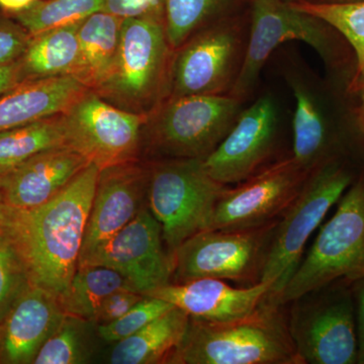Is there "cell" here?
<instances>
[{
  "instance_id": "obj_1",
  "label": "cell",
  "mask_w": 364,
  "mask_h": 364,
  "mask_svg": "<svg viewBox=\"0 0 364 364\" xmlns=\"http://www.w3.org/2000/svg\"><path fill=\"white\" fill-rule=\"evenodd\" d=\"M100 171L90 163L39 207L1 205V234L20 255L31 284L59 299L77 270Z\"/></svg>"
},
{
  "instance_id": "obj_2",
  "label": "cell",
  "mask_w": 364,
  "mask_h": 364,
  "mask_svg": "<svg viewBox=\"0 0 364 364\" xmlns=\"http://www.w3.org/2000/svg\"><path fill=\"white\" fill-rule=\"evenodd\" d=\"M269 298L252 314L226 322L189 318L170 363L299 364L289 324Z\"/></svg>"
},
{
  "instance_id": "obj_3",
  "label": "cell",
  "mask_w": 364,
  "mask_h": 364,
  "mask_svg": "<svg viewBox=\"0 0 364 364\" xmlns=\"http://www.w3.org/2000/svg\"><path fill=\"white\" fill-rule=\"evenodd\" d=\"M173 53L163 18L123 20L116 58L93 91L114 107L150 116L166 100Z\"/></svg>"
},
{
  "instance_id": "obj_4",
  "label": "cell",
  "mask_w": 364,
  "mask_h": 364,
  "mask_svg": "<svg viewBox=\"0 0 364 364\" xmlns=\"http://www.w3.org/2000/svg\"><path fill=\"white\" fill-rule=\"evenodd\" d=\"M364 279V174L354 179L284 291L272 301L284 305L332 284Z\"/></svg>"
},
{
  "instance_id": "obj_5",
  "label": "cell",
  "mask_w": 364,
  "mask_h": 364,
  "mask_svg": "<svg viewBox=\"0 0 364 364\" xmlns=\"http://www.w3.org/2000/svg\"><path fill=\"white\" fill-rule=\"evenodd\" d=\"M287 41L313 48L333 69L350 62V46L331 25L284 0H250L245 57L229 95L245 102L257 85L260 72L272 52Z\"/></svg>"
},
{
  "instance_id": "obj_6",
  "label": "cell",
  "mask_w": 364,
  "mask_h": 364,
  "mask_svg": "<svg viewBox=\"0 0 364 364\" xmlns=\"http://www.w3.org/2000/svg\"><path fill=\"white\" fill-rule=\"evenodd\" d=\"M354 179L353 172L340 156L310 172L282 221L275 225L268 244L259 280L272 282L269 299L277 298L284 291L301 262L309 239Z\"/></svg>"
},
{
  "instance_id": "obj_7",
  "label": "cell",
  "mask_w": 364,
  "mask_h": 364,
  "mask_svg": "<svg viewBox=\"0 0 364 364\" xmlns=\"http://www.w3.org/2000/svg\"><path fill=\"white\" fill-rule=\"evenodd\" d=\"M225 188L208 176L203 159L161 158L148 163L147 207L161 226L172 258L183 242L210 229Z\"/></svg>"
},
{
  "instance_id": "obj_8",
  "label": "cell",
  "mask_w": 364,
  "mask_h": 364,
  "mask_svg": "<svg viewBox=\"0 0 364 364\" xmlns=\"http://www.w3.org/2000/svg\"><path fill=\"white\" fill-rule=\"evenodd\" d=\"M243 104V100L230 95L164 100L148 116L143 148L146 146L158 159L203 160L233 128Z\"/></svg>"
},
{
  "instance_id": "obj_9",
  "label": "cell",
  "mask_w": 364,
  "mask_h": 364,
  "mask_svg": "<svg viewBox=\"0 0 364 364\" xmlns=\"http://www.w3.org/2000/svg\"><path fill=\"white\" fill-rule=\"evenodd\" d=\"M248 35L249 18L239 13L189 38L173 53L166 100L229 95L243 64Z\"/></svg>"
},
{
  "instance_id": "obj_10",
  "label": "cell",
  "mask_w": 364,
  "mask_h": 364,
  "mask_svg": "<svg viewBox=\"0 0 364 364\" xmlns=\"http://www.w3.org/2000/svg\"><path fill=\"white\" fill-rule=\"evenodd\" d=\"M296 299L289 332L301 363H358L353 294L337 284Z\"/></svg>"
},
{
  "instance_id": "obj_11",
  "label": "cell",
  "mask_w": 364,
  "mask_h": 364,
  "mask_svg": "<svg viewBox=\"0 0 364 364\" xmlns=\"http://www.w3.org/2000/svg\"><path fill=\"white\" fill-rule=\"evenodd\" d=\"M147 119L88 90L63 112L65 144L100 169L136 161Z\"/></svg>"
},
{
  "instance_id": "obj_12",
  "label": "cell",
  "mask_w": 364,
  "mask_h": 364,
  "mask_svg": "<svg viewBox=\"0 0 364 364\" xmlns=\"http://www.w3.org/2000/svg\"><path fill=\"white\" fill-rule=\"evenodd\" d=\"M277 222L246 231L205 230L179 246L171 284L200 279L244 282L259 273Z\"/></svg>"
},
{
  "instance_id": "obj_13",
  "label": "cell",
  "mask_w": 364,
  "mask_h": 364,
  "mask_svg": "<svg viewBox=\"0 0 364 364\" xmlns=\"http://www.w3.org/2000/svg\"><path fill=\"white\" fill-rule=\"evenodd\" d=\"M309 174L293 156L262 167L236 188H225L208 230L246 231L275 223L299 195Z\"/></svg>"
},
{
  "instance_id": "obj_14",
  "label": "cell",
  "mask_w": 364,
  "mask_h": 364,
  "mask_svg": "<svg viewBox=\"0 0 364 364\" xmlns=\"http://www.w3.org/2000/svg\"><path fill=\"white\" fill-rule=\"evenodd\" d=\"M83 265L116 270L144 296L171 284L173 273V258L165 247L161 226L147 205L78 267Z\"/></svg>"
},
{
  "instance_id": "obj_15",
  "label": "cell",
  "mask_w": 364,
  "mask_h": 364,
  "mask_svg": "<svg viewBox=\"0 0 364 364\" xmlns=\"http://www.w3.org/2000/svg\"><path fill=\"white\" fill-rule=\"evenodd\" d=\"M279 129V111L270 95L242 109L226 138L207 158L203 166L215 181L240 183L262 168L272 154Z\"/></svg>"
},
{
  "instance_id": "obj_16",
  "label": "cell",
  "mask_w": 364,
  "mask_h": 364,
  "mask_svg": "<svg viewBox=\"0 0 364 364\" xmlns=\"http://www.w3.org/2000/svg\"><path fill=\"white\" fill-rule=\"evenodd\" d=\"M147 186L148 164L139 160L100 169L78 265L136 217Z\"/></svg>"
},
{
  "instance_id": "obj_17",
  "label": "cell",
  "mask_w": 364,
  "mask_h": 364,
  "mask_svg": "<svg viewBox=\"0 0 364 364\" xmlns=\"http://www.w3.org/2000/svg\"><path fill=\"white\" fill-rule=\"evenodd\" d=\"M272 282L233 287L223 279H200L169 284L147 296L165 299L196 320L226 322L246 317L272 296Z\"/></svg>"
},
{
  "instance_id": "obj_18",
  "label": "cell",
  "mask_w": 364,
  "mask_h": 364,
  "mask_svg": "<svg viewBox=\"0 0 364 364\" xmlns=\"http://www.w3.org/2000/svg\"><path fill=\"white\" fill-rule=\"evenodd\" d=\"M64 316L57 296L28 284L0 324V363H33Z\"/></svg>"
},
{
  "instance_id": "obj_19",
  "label": "cell",
  "mask_w": 364,
  "mask_h": 364,
  "mask_svg": "<svg viewBox=\"0 0 364 364\" xmlns=\"http://www.w3.org/2000/svg\"><path fill=\"white\" fill-rule=\"evenodd\" d=\"M90 164L67 146L43 151L0 179V203L14 210L44 205Z\"/></svg>"
},
{
  "instance_id": "obj_20",
  "label": "cell",
  "mask_w": 364,
  "mask_h": 364,
  "mask_svg": "<svg viewBox=\"0 0 364 364\" xmlns=\"http://www.w3.org/2000/svg\"><path fill=\"white\" fill-rule=\"evenodd\" d=\"M86 90L72 76L25 81L0 97V132L63 114Z\"/></svg>"
},
{
  "instance_id": "obj_21",
  "label": "cell",
  "mask_w": 364,
  "mask_h": 364,
  "mask_svg": "<svg viewBox=\"0 0 364 364\" xmlns=\"http://www.w3.org/2000/svg\"><path fill=\"white\" fill-rule=\"evenodd\" d=\"M296 107L293 119V157L309 172L339 156L336 136L312 91L299 79H291Z\"/></svg>"
},
{
  "instance_id": "obj_22",
  "label": "cell",
  "mask_w": 364,
  "mask_h": 364,
  "mask_svg": "<svg viewBox=\"0 0 364 364\" xmlns=\"http://www.w3.org/2000/svg\"><path fill=\"white\" fill-rule=\"evenodd\" d=\"M189 316L174 306L140 331L114 343L109 356L112 364L170 363L181 346Z\"/></svg>"
},
{
  "instance_id": "obj_23",
  "label": "cell",
  "mask_w": 364,
  "mask_h": 364,
  "mask_svg": "<svg viewBox=\"0 0 364 364\" xmlns=\"http://www.w3.org/2000/svg\"><path fill=\"white\" fill-rule=\"evenodd\" d=\"M123 20L105 11L91 14L78 28L79 53L72 77L95 90L116 58Z\"/></svg>"
},
{
  "instance_id": "obj_24",
  "label": "cell",
  "mask_w": 364,
  "mask_h": 364,
  "mask_svg": "<svg viewBox=\"0 0 364 364\" xmlns=\"http://www.w3.org/2000/svg\"><path fill=\"white\" fill-rule=\"evenodd\" d=\"M81 23L31 36L20 58L23 82L72 76L78 60V28Z\"/></svg>"
},
{
  "instance_id": "obj_25",
  "label": "cell",
  "mask_w": 364,
  "mask_h": 364,
  "mask_svg": "<svg viewBox=\"0 0 364 364\" xmlns=\"http://www.w3.org/2000/svg\"><path fill=\"white\" fill-rule=\"evenodd\" d=\"M66 146L63 114L0 132V179L43 151Z\"/></svg>"
},
{
  "instance_id": "obj_26",
  "label": "cell",
  "mask_w": 364,
  "mask_h": 364,
  "mask_svg": "<svg viewBox=\"0 0 364 364\" xmlns=\"http://www.w3.org/2000/svg\"><path fill=\"white\" fill-rule=\"evenodd\" d=\"M122 289H133L121 273L100 265H83L77 267L68 289L59 301L67 315L93 323L105 299Z\"/></svg>"
},
{
  "instance_id": "obj_27",
  "label": "cell",
  "mask_w": 364,
  "mask_h": 364,
  "mask_svg": "<svg viewBox=\"0 0 364 364\" xmlns=\"http://www.w3.org/2000/svg\"><path fill=\"white\" fill-rule=\"evenodd\" d=\"M244 0H164V23L173 51L203 28L239 14Z\"/></svg>"
},
{
  "instance_id": "obj_28",
  "label": "cell",
  "mask_w": 364,
  "mask_h": 364,
  "mask_svg": "<svg viewBox=\"0 0 364 364\" xmlns=\"http://www.w3.org/2000/svg\"><path fill=\"white\" fill-rule=\"evenodd\" d=\"M95 323L76 316H64L40 349L33 364L87 363L95 353Z\"/></svg>"
},
{
  "instance_id": "obj_29",
  "label": "cell",
  "mask_w": 364,
  "mask_h": 364,
  "mask_svg": "<svg viewBox=\"0 0 364 364\" xmlns=\"http://www.w3.org/2000/svg\"><path fill=\"white\" fill-rule=\"evenodd\" d=\"M291 6L327 21L347 41L355 57V69L348 90L364 78V1L323 4L301 1Z\"/></svg>"
},
{
  "instance_id": "obj_30",
  "label": "cell",
  "mask_w": 364,
  "mask_h": 364,
  "mask_svg": "<svg viewBox=\"0 0 364 364\" xmlns=\"http://www.w3.org/2000/svg\"><path fill=\"white\" fill-rule=\"evenodd\" d=\"M105 0H38L26 11L11 16L31 36L81 23L104 11Z\"/></svg>"
},
{
  "instance_id": "obj_31",
  "label": "cell",
  "mask_w": 364,
  "mask_h": 364,
  "mask_svg": "<svg viewBox=\"0 0 364 364\" xmlns=\"http://www.w3.org/2000/svg\"><path fill=\"white\" fill-rule=\"evenodd\" d=\"M172 308L174 306L165 299L145 296L123 317L109 324L97 326L98 337L109 343H116L140 331Z\"/></svg>"
},
{
  "instance_id": "obj_32",
  "label": "cell",
  "mask_w": 364,
  "mask_h": 364,
  "mask_svg": "<svg viewBox=\"0 0 364 364\" xmlns=\"http://www.w3.org/2000/svg\"><path fill=\"white\" fill-rule=\"evenodd\" d=\"M30 284L13 243L0 234V324Z\"/></svg>"
},
{
  "instance_id": "obj_33",
  "label": "cell",
  "mask_w": 364,
  "mask_h": 364,
  "mask_svg": "<svg viewBox=\"0 0 364 364\" xmlns=\"http://www.w3.org/2000/svg\"><path fill=\"white\" fill-rule=\"evenodd\" d=\"M31 35L23 26L6 14H0V64L21 58Z\"/></svg>"
},
{
  "instance_id": "obj_34",
  "label": "cell",
  "mask_w": 364,
  "mask_h": 364,
  "mask_svg": "<svg viewBox=\"0 0 364 364\" xmlns=\"http://www.w3.org/2000/svg\"><path fill=\"white\" fill-rule=\"evenodd\" d=\"M104 11L121 20L142 18L164 20V0H105Z\"/></svg>"
},
{
  "instance_id": "obj_35",
  "label": "cell",
  "mask_w": 364,
  "mask_h": 364,
  "mask_svg": "<svg viewBox=\"0 0 364 364\" xmlns=\"http://www.w3.org/2000/svg\"><path fill=\"white\" fill-rule=\"evenodd\" d=\"M144 294L130 289H122L109 294L93 318L95 325H105L123 317L144 298Z\"/></svg>"
},
{
  "instance_id": "obj_36",
  "label": "cell",
  "mask_w": 364,
  "mask_h": 364,
  "mask_svg": "<svg viewBox=\"0 0 364 364\" xmlns=\"http://www.w3.org/2000/svg\"><path fill=\"white\" fill-rule=\"evenodd\" d=\"M354 304H355L356 328H358V363L364 364V279L353 284Z\"/></svg>"
},
{
  "instance_id": "obj_37",
  "label": "cell",
  "mask_w": 364,
  "mask_h": 364,
  "mask_svg": "<svg viewBox=\"0 0 364 364\" xmlns=\"http://www.w3.org/2000/svg\"><path fill=\"white\" fill-rule=\"evenodd\" d=\"M23 82L20 58L0 64V97Z\"/></svg>"
},
{
  "instance_id": "obj_38",
  "label": "cell",
  "mask_w": 364,
  "mask_h": 364,
  "mask_svg": "<svg viewBox=\"0 0 364 364\" xmlns=\"http://www.w3.org/2000/svg\"><path fill=\"white\" fill-rule=\"evenodd\" d=\"M37 1L38 0H0V9L2 13L11 16L26 11Z\"/></svg>"
},
{
  "instance_id": "obj_39",
  "label": "cell",
  "mask_w": 364,
  "mask_h": 364,
  "mask_svg": "<svg viewBox=\"0 0 364 364\" xmlns=\"http://www.w3.org/2000/svg\"><path fill=\"white\" fill-rule=\"evenodd\" d=\"M348 91L358 97V119L364 136V78Z\"/></svg>"
},
{
  "instance_id": "obj_40",
  "label": "cell",
  "mask_w": 364,
  "mask_h": 364,
  "mask_svg": "<svg viewBox=\"0 0 364 364\" xmlns=\"http://www.w3.org/2000/svg\"><path fill=\"white\" fill-rule=\"evenodd\" d=\"M304 1L312 2V4H353V2H360L364 0H304Z\"/></svg>"
},
{
  "instance_id": "obj_41",
  "label": "cell",
  "mask_w": 364,
  "mask_h": 364,
  "mask_svg": "<svg viewBox=\"0 0 364 364\" xmlns=\"http://www.w3.org/2000/svg\"><path fill=\"white\" fill-rule=\"evenodd\" d=\"M287 4H296V2L304 1V0H284Z\"/></svg>"
},
{
  "instance_id": "obj_42",
  "label": "cell",
  "mask_w": 364,
  "mask_h": 364,
  "mask_svg": "<svg viewBox=\"0 0 364 364\" xmlns=\"http://www.w3.org/2000/svg\"><path fill=\"white\" fill-rule=\"evenodd\" d=\"M0 229H1V207H0Z\"/></svg>"
},
{
  "instance_id": "obj_43",
  "label": "cell",
  "mask_w": 364,
  "mask_h": 364,
  "mask_svg": "<svg viewBox=\"0 0 364 364\" xmlns=\"http://www.w3.org/2000/svg\"><path fill=\"white\" fill-rule=\"evenodd\" d=\"M0 234H1V229H0Z\"/></svg>"
},
{
  "instance_id": "obj_44",
  "label": "cell",
  "mask_w": 364,
  "mask_h": 364,
  "mask_svg": "<svg viewBox=\"0 0 364 364\" xmlns=\"http://www.w3.org/2000/svg\"><path fill=\"white\" fill-rule=\"evenodd\" d=\"M1 205H1V203H0V207H1Z\"/></svg>"
}]
</instances>
